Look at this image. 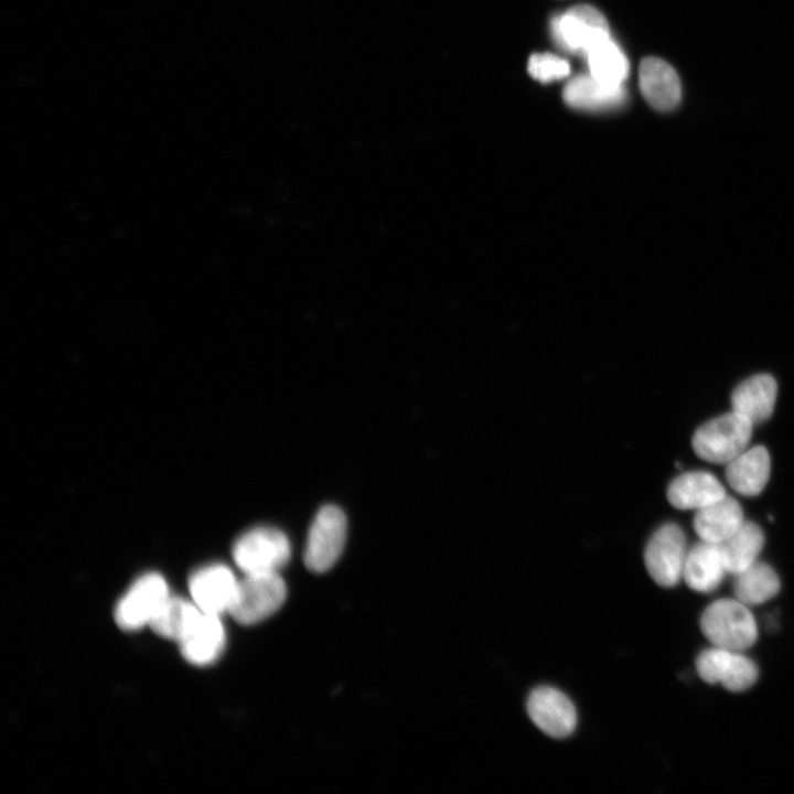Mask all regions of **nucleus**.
Masks as SVG:
<instances>
[{
	"instance_id": "1",
	"label": "nucleus",
	"mask_w": 794,
	"mask_h": 794,
	"mask_svg": "<svg viewBox=\"0 0 794 794\" xmlns=\"http://www.w3.org/2000/svg\"><path fill=\"white\" fill-rule=\"evenodd\" d=\"M700 630L713 645L742 652L758 639V625L749 607L738 599H719L701 614Z\"/></svg>"
},
{
	"instance_id": "2",
	"label": "nucleus",
	"mask_w": 794,
	"mask_h": 794,
	"mask_svg": "<svg viewBox=\"0 0 794 794\" xmlns=\"http://www.w3.org/2000/svg\"><path fill=\"white\" fill-rule=\"evenodd\" d=\"M752 426L745 417L731 410L700 426L694 433L693 449L707 462L727 464L748 449Z\"/></svg>"
},
{
	"instance_id": "3",
	"label": "nucleus",
	"mask_w": 794,
	"mask_h": 794,
	"mask_svg": "<svg viewBox=\"0 0 794 794\" xmlns=\"http://www.w3.org/2000/svg\"><path fill=\"white\" fill-rule=\"evenodd\" d=\"M287 587L279 572L248 573L238 581L229 614L251 625L273 614L285 602Z\"/></svg>"
},
{
	"instance_id": "4",
	"label": "nucleus",
	"mask_w": 794,
	"mask_h": 794,
	"mask_svg": "<svg viewBox=\"0 0 794 794\" xmlns=\"http://www.w3.org/2000/svg\"><path fill=\"white\" fill-rule=\"evenodd\" d=\"M233 559L245 573L279 572L289 561L288 537L273 527H256L243 534L233 546Z\"/></svg>"
},
{
	"instance_id": "5",
	"label": "nucleus",
	"mask_w": 794,
	"mask_h": 794,
	"mask_svg": "<svg viewBox=\"0 0 794 794\" xmlns=\"http://www.w3.org/2000/svg\"><path fill=\"white\" fill-rule=\"evenodd\" d=\"M347 534L344 512L335 505H325L315 514L304 547V564L314 572L332 568L341 557Z\"/></svg>"
},
{
	"instance_id": "6",
	"label": "nucleus",
	"mask_w": 794,
	"mask_h": 794,
	"mask_svg": "<svg viewBox=\"0 0 794 794\" xmlns=\"http://www.w3.org/2000/svg\"><path fill=\"white\" fill-rule=\"evenodd\" d=\"M687 552L686 537L682 528L676 524H665L653 534L646 545L645 567L658 586L674 587L683 579Z\"/></svg>"
},
{
	"instance_id": "7",
	"label": "nucleus",
	"mask_w": 794,
	"mask_h": 794,
	"mask_svg": "<svg viewBox=\"0 0 794 794\" xmlns=\"http://www.w3.org/2000/svg\"><path fill=\"white\" fill-rule=\"evenodd\" d=\"M170 597L165 579L155 572L139 577L118 601L115 621L126 631L149 625L160 607Z\"/></svg>"
},
{
	"instance_id": "8",
	"label": "nucleus",
	"mask_w": 794,
	"mask_h": 794,
	"mask_svg": "<svg viewBox=\"0 0 794 794\" xmlns=\"http://www.w3.org/2000/svg\"><path fill=\"white\" fill-rule=\"evenodd\" d=\"M696 669L704 682L720 684L733 693L749 689L759 675L752 659L741 652L718 646L704 650L697 656Z\"/></svg>"
},
{
	"instance_id": "9",
	"label": "nucleus",
	"mask_w": 794,
	"mask_h": 794,
	"mask_svg": "<svg viewBox=\"0 0 794 794\" xmlns=\"http://www.w3.org/2000/svg\"><path fill=\"white\" fill-rule=\"evenodd\" d=\"M556 42L566 50L587 54L596 44L610 37L604 15L589 4L570 8L551 22Z\"/></svg>"
},
{
	"instance_id": "10",
	"label": "nucleus",
	"mask_w": 794,
	"mask_h": 794,
	"mask_svg": "<svg viewBox=\"0 0 794 794\" xmlns=\"http://www.w3.org/2000/svg\"><path fill=\"white\" fill-rule=\"evenodd\" d=\"M526 710L535 726L551 738H567L576 729L577 711L573 704L554 687L533 689L526 701Z\"/></svg>"
},
{
	"instance_id": "11",
	"label": "nucleus",
	"mask_w": 794,
	"mask_h": 794,
	"mask_svg": "<svg viewBox=\"0 0 794 794\" xmlns=\"http://www.w3.org/2000/svg\"><path fill=\"white\" fill-rule=\"evenodd\" d=\"M238 581L224 565L202 567L189 580L191 599L201 611L221 615L229 612Z\"/></svg>"
},
{
	"instance_id": "12",
	"label": "nucleus",
	"mask_w": 794,
	"mask_h": 794,
	"mask_svg": "<svg viewBox=\"0 0 794 794\" xmlns=\"http://www.w3.org/2000/svg\"><path fill=\"white\" fill-rule=\"evenodd\" d=\"M639 84L646 101L658 111H670L680 103L682 84L678 74L662 58L648 56L641 61Z\"/></svg>"
},
{
	"instance_id": "13",
	"label": "nucleus",
	"mask_w": 794,
	"mask_h": 794,
	"mask_svg": "<svg viewBox=\"0 0 794 794\" xmlns=\"http://www.w3.org/2000/svg\"><path fill=\"white\" fill-rule=\"evenodd\" d=\"M226 643L221 616L201 611L179 641L183 657L191 664L205 666L215 662Z\"/></svg>"
},
{
	"instance_id": "14",
	"label": "nucleus",
	"mask_w": 794,
	"mask_h": 794,
	"mask_svg": "<svg viewBox=\"0 0 794 794\" xmlns=\"http://www.w3.org/2000/svg\"><path fill=\"white\" fill-rule=\"evenodd\" d=\"M728 573L719 544L700 540L688 549L683 579L694 591H715Z\"/></svg>"
},
{
	"instance_id": "15",
	"label": "nucleus",
	"mask_w": 794,
	"mask_h": 794,
	"mask_svg": "<svg viewBox=\"0 0 794 794\" xmlns=\"http://www.w3.org/2000/svg\"><path fill=\"white\" fill-rule=\"evenodd\" d=\"M562 97L566 104L572 108L605 111L623 106L626 100V90L623 85H604L592 75L580 74L565 85Z\"/></svg>"
},
{
	"instance_id": "16",
	"label": "nucleus",
	"mask_w": 794,
	"mask_h": 794,
	"mask_svg": "<svg viewBox=\"0 0 794 794\" xmlns=\"http://www.w3.org/2000/svg\"><path fill=\"white\" fill-rule=\"evenodd\" d=\"M726 495L721 482L706 471L683 473L667 489L668 502L678 509L698 511Z\"/></svg>"
},
{
	"instance_id": "17",
	"label": "nucleus",
	"mask_w": 794,
	"mask_h": 794,
	"mask_svg": "<svg viewBox=\"0 0 794 794\" xmlns=\"http://www.w3.org/2000/svg\"><path fill=\"white\" fill-rule=\"evenodd\" d=\"M776 395L777 385L771 375H753L734 388L731 396L732 410L753 425L763 422L773 414Z\"/></svg>"
},
{
	"instance_id": "18",
	"label": "nucleus",
	"mask_w": 794,
	"mask_h": 794,
	"mask_svg": "<svg viewBox=\"0 0 794 794\" xmlns=\"http://www.w3.org/2000/svg\"><path fill=\"white\" fill-rule=\"evenodd\" d=\"M726 479L739 494L754 496L762 492L768 483L771 460L763 446H754L726 464Z\"/></svg>"
},
{
	"instance_id": "19",
	"label": "nucleus",
	"mask_w": 794,
	"mask_h": 794,
	"mask_svg": "<svg viewBox=\"0 0 794 794\" xmlns=\"http://www.w3.org/2000/svg\"><path fill=\"white\" fill-rule=\"evenodd\" d=\"M743 522V512L740 504L733 497L726 495L696 511L693 525L700 540L721 544Z\"/></svg>"
},
{
	"instance_id": "20",
	"label": "nucleus",
	"mask_w": 794,
	"mask_h": 794,
	"mask_svg": "<svg viewBox=\"0 0 794 794\" xmlns=\"http://www.w3.org/2000/svg\"><path fill=\"white\" fill-rule=\"evenodd\" d=\"M720 545L728 573L738 575L755 561L764 545L762 529L752 522L742 525Z\"/></svg>"
},
{
	"instance_id": "21",
	"label": "nucleus",
	"mask_w": 794,
	"mask_h": 794,
	"mask_svg": "<svg viewBox=\"0 0 794 794\" xmlns=\"http://www.w3.org/2000/svg\"><path fill=\"white\" fill-rule=\"evenodd\" d=\"M780 588L777 573L765 562L755 561L734 575V597L748 607L765 603L779 593Z\"/></svg>"
},
{
	"instance_id": "22",
	"label": "nucleus",
	"mask_w": 794,
	"mask_h": 794,
	"mask_svg": "<svg viewBox=\"0 0 794 794\" xmlns=\"http://www.w3.org/2000/svg\"><path fill=\"white\" fill-rule=\"evenodd\" d=\"M193 601L170 596L160 607L149 626L158 635L180 641L200 614Z\"/></svg>"
},
{
	"instance_id": "23",
	"label": "nucleus",
	"mask_w": 794,
	"mask_h": 794,
	"mask_svg": "<svg viewBox=\"0 0 794 794\" xmlns=\"http://www.w3.org/2000/svg\"><path fill=\"white\" fill-rule=\"evenodd\" d=\"M590 75L609 86L622 85L629 74V62L611 37L596 44L587 54Z\"/></svg>"
},
{
	"instance_id": "24",
	"label": "nucleus",
	"mask_w": 794,
	"mask_h": 794,
	"mask_svg": "<svg viewBox=\"0 0 794 794\" xmlns=\"http://www.w3.org/2000/svg\"><path fill=\"white\" fill-rule=\"evenodd\" d=\"M568 62L550 53L533 54L528 61L529 75L541 82L549 83L569 75Z\"/></svg>"
}]
</instances>
